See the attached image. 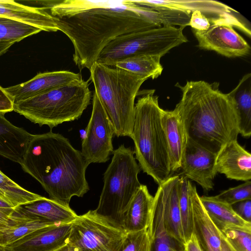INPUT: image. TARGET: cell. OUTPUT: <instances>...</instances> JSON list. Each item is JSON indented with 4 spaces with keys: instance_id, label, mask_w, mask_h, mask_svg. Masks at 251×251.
<instances>
[{
    "instance_id": "cell-36",
    "label": "cell",
    "mask_w": 251,
    "mask_h": 251,
    "mask_svg": "<svg viewBox=\"0 0 251 251\" xmlns=\"http://www.w3.org/2000/svg\"><path fill=\"white\" fill-rule=\"evenodd\" d=\"M231 206L240 217L245 221L251 223V200L241 201Z\"/></svg>"
},
{
    "instance_id": "cell-29",
    "label": "cell",
    "mask_w": 251,
    "mask_h": 251,
    "mask_svg": "<svg viewBox=\"0 0 251 251\" xmlns=\"http://www.w3.org/2000/svg\"><path fill=\"white\" fill-rule=\"evenodd\" d=\"M41 197L22 187L0 170V198L13 208Z\"/></svg>"
},
{
    "instance_id": "cell-39",
    "label": "cell",
    "mask_w": 251,
    "mask_h": 251,
    "mask_svg": "<svg viewBox=\"0 0 251 251\" xmlns=\"http://www.w3.org/2000/svg\"><path fill=\"white\" fill-rule=\"evenodd\" d=\"M184 250L185 251H202L194 233L184 244Z\"/></svg>"
},
{
    "instance_id": "cell-43",
    "label": "cell",
    "mask_w": 251,
    "mask_h": 251,
    "mask_svg": "<svg viewBox=\"0 0 251 251\" xmlns=\"http://www.w3.org/2000/svg\"><path fill=\"white\" fill-rule=\"evenodd\" d=\"M0 208H12V206L7 202L0 198Z\"/></svg>"
},
{
    "instance_id": "cell-37",
    "label": "cell",
    "mask_w": 251,
    "mask_h": 251,
    "mask_svg": "<svg viewBox=\"0 0 251 251\" xmlns=\"http://www.w3.org/2000/svg\"><path fill=\"white\" fill-rule=\"evenodd\" d=\"M13 110V101L4 88L0 86V113L5 114Z\"/></svg>"
},
{
    "instance_id": "cell-13",
    "label": "cell",
    "mask_w": 251,
    "mask_h": 251,
    "mask_svg": "<svg viewBox=\"0 0 251 251\" xmlns=\"http://www.w3.org/2000/svg\"><path fill=\"white\" fill-rule=\"evenodd\" d=\"M82 78L79 73L58 71L38 74L25 82L4 88L14 103Z\"/></svg>"
},
{
    "instance_id": "cell-22",
    "label": "cell",
    "mask_w": 251,
    "mask_h": 251,
    "mask_svg": "<svg viewBox=\"0 0 251 251\" xmlns=\"http://www.w3.org/2000/svg\"><path fill=\"white\" fill-rule=\"evenodd\" d=\"M153 197L147 186L141 184L132 198L125 215L123 229L126 232L148 228L151 214Z\"/></svg>"
},
{
    "instance_id": "cell-20",
    "label": "cell",
    "mask_w": 251,
    "mask_h": 251,
    "mask_svg": "<svg viewBox=\"0 0 251 251\" xmlns=\"http://www.w3.org/2000/svg\"><path fill=\"white\" fill-rule=\"evenodd\" d=\"M0 113V155L22 164L32 134L8 121Z\"/></svg>"
},
{
    "instance_id": "cell-8",
    "label": "cell",
    "mask_w": 251,
    "mask_h": 251,
    "mask_svg": "<svg viewBox=\"0 0 251 251\" xmlns=\"http://www.w3.org/2000/svg\"><path fill=\"white\" fill-rule=\"evenodd\" d=\"M183 29L163 26L119 36L103 49L96 62L114 67L117 62L135 56L161 57L171 49L188 42Z\"/></svg>"
},
{
    "instance_id": "cell-38",
    "label": "cell",
    "mask_w": 251,
    "mask_h": 251,
    "mask_svg": "<svg viewBox=\"0 0 251 251\" xmlns=\"http://www.w3.org/2000/svg\"><path fill=\"white\" fill-rule=\"evenodd\" d=\"M14 208H0V232H2L10 225L12 215Z\"/></svg>"
},
{
    "instance_id": "cell-16",
    "label": "cell",
    "mask_w": 251,
    "mask_h": 251,
    "mask_svg": "<svg viewBox=\"0 0 251 251\" xmlns=\"http://www.w3.org/2000/svg\"><path fill=\"white\" fill-rule=\"evenodd\" d=\"M216 171L227 178L246 181L251 179V154L237 140L229 142L217 154Z\"/></svg>"
},
{
    "instance_id": "cell-3",
    "label": "cell",
    "mask_w": 251,
    "mask_h": 251,
    "mask_svg": "<svg viewBox=\"0 0 251 251\" xmlns=\"http://www.w3.org/2000/svg\"><path fill=\"white\" fill-rule=\"evenodd\" d=\"M88 165L67 138L51 130L32 135L21 164L50 199L66 205L73 197H82L89 190L85 176Z\"/></svg>"
},
{
    "instance_id": "cell-27",
    "label": "cell",
    "mask_w": 251,
    "mask_h": 251,
    "mask_svg": "<svg viewBox=\"0 0 251 251\" xmlns=\"http://www.w3.org/2000/svg\"><path fill=\"white\" fill-rule=\"evenodd\" d=\"M56 225L42 219L18 214L14 211L10 226L1 233L0 245L7 246L35 230Z\"/></svg>"
},
{
    "instance_id": "cell-14",
    "label": "cell",
    "mask_w": 251,
    "mask_h": 251,
    "mask_svg": "<svg viewBox=\"0 0 251 251\" xmlns=\"http://www.w3.org/2000/svg\"><path fill=\"white\" fill-rule=\"evenodd\" d=\"M72 223L35 230L6 246L13 251H54L68 242Z\"/></svg>"
},
{
    "instance_id": "cell-45",
    "label": "cell",
    "mask_w": 251,
    "mask_h": 251,
    "mask_svg": "<svg viewBox=\"0 0 251 251\" xmlns=\"http://www.w3.org/2000/svg\"><path fill=\"white\" fill-rule=\"evenodd\" d=\"M1 233H0V235H1Z\"/></svg>"
},
{
    "instance_id": "cell-4",
    "label": "cell",
    "mask_w": 251,
    "mask_h": 251,
    "mask_svg": "<svg viewBox=\"0 0 251 251\" xmlns=\"http://www.w3.org/2000/svg\"><path fill=\"white\" fill-rule=\"evenodd\" d=\"M154 90L138 92L130 137L140 169L158 185L172 176L168 144L161 121L162 109Z\"/></svg>"
},
{
    "instance_id": "cell-19",
    "label": "cell",
    "mask_w": 251,
    "mask_h": 251,
    "mask_svg": "<svg viewBox=\"0 0 251 251\" xmlns=\"http://www.w3.org/2000/svg\"><path fill=\"white\" fill-rule=\"evenodd\" d=\"M0 17L28 24L45 31H57L53 17L40 7L26 5L11 0H0Z\"/></svg>"
},
{
    "instance_id": "cell-1",
    "label": "cell",
    "mask_w": 251,
    "mask_h": 251,
    "mask_svg": "<svg viewBox=\"0 0 251 251\" xmlns=\"http://www.w3.org/2000/svg\"><path fill=\"white\" fill-rule=\"evenodd\" d=\"M152 10L130 0L98 1L94 7L69 16L53 17L58 30L74 48L73 60L81 71L89 70L103 49L123 34L158 27Z\"/></svg>"
},
{
    "instance_id": "cell-24",
    "label": "cell",
    "mask_w": 251,
    "mask_h": 251,
    "mask_svg": "<svg viewBox=\"0 0 251 251\" xmlns=\"http://www.w3.org/2000/svg\"><path fill=\"white\" fill-rule=\"evenodd\" d=\"M200 199L209 217L221 231L232 228L251 229V223L240 217L232 206L222 202L214 196H200Z\"/></svg>"
},
{
    "instance_id": "cell-18",
    "label": "cell",
    "mask_w": 251,
    "mask_h": 251,
    "mask_svg": "<svg viewBox=\"0 0 251 251\" xmlns=\"http://www.w3.org/2000/svg\"><path fill=\"white\" fill-rule=\"evenodd\" d=\"M14 212L42 219L57 225L72 223L78 216L69 205L42 196L35 201L15 208Z\"/></svg>"
},
{
    "instance_id": "cell-5",
    "label": "cell",
    "mask_w": 251,
    "mask_h": 251,
    "mask_svg": "<svg viewBox=\"0 0 251 251\" xmlns=\"http://www.w3.org/2000/svg\"><path fill=\"white\" fill-rule=\"evenodd\" d=\"M90 78L114 130L115 135L130 137L134 118L135 100L147 79L126 70L95 62Z\"/></svg>"
},
{
    "instance_id": "cell-41",
    "label": "cell",
    "mask_w": 251,
    "mask_h": 251,
    "mask_svg": "<svg viewBox=\"0 0 251 251\" xmlns=\"http://www.w3.org/2000/svg\"><path fill=\"white\" fill-rule=\"evenodd\" d=\"M14 43L9 42H0V56L5 53Z\"/></svg>"
},
{
    "instance_id": "cell-12",
    "label": "cell",
    "mask_w": 251,
    "mask_h": 251,
    "mask_svg": "<svg viewBox=\"0 0 251 251\" xmlns=\"http://www.w3.org/2000/svg\"><path fill=\"white\" fill-rule=\"evenodd\" d=\"M217 154L202 148L187 138L180 169L183 176L198 183L205 191L214 187L217 173Z\"/></svg>"
},
{
    "instance_id": "cell-32",
    "label": "cell",
    "mask_w": 251,
    "mask_h": 251,
    "mask_svg": "<svg viewBox=\"0 0 251 251\" xmlns=\"http://www.w3.org/2000/svg\"><path fill=\"white\" fill-rule=\"evenodd\" d=\"M117 251H151L148 228L126 233Z\"/></svg>"
},
{
    "instance_id": "cell-42",
    "label": "cell",
    "mask_w": 251,
    "mask_h": 251,
    "mask_svg": "<svg viewBox=\"0 0 251 251\" xmlns=\"http://www.w3.org/2000/svg\"><path fill=\"white\" fill-rule=\"evenodd\" d=\"M221 251H234L222 234L221 235Z\"/></svg>"
},
{
    "instance_id": "cell-23",
    "label": "cell",
    "mask_w": 251,
    "mask_h": 251,
    "mask_svg": "<svg viewBox=\"0 0 251 251\" xmlns=\"http://www.w3.org/2000/svg\"><path fill=\"white\" fill-rule=\"evenodd\" d=\"M151 239V251H183L184 245L171 236L166 229L163 212L162 202L156 191L148 227Z\"/></svg>"
},
{
    "instance_id": "cell-34",
    "label": "cell",
    "mask_w": 251,
    "mask_h": 251,
    "mask_svg": "<svg viewBox=\"0 0 251 251\" xmlns=\"http://www.w3.org/2000/svg\"><path fill=\"white\" fill-rule=\"evenodd\" d=\"M214 197L219 201L230 205L241 201L251 200V181H244V183L224 190Z\"/></svg>"
},
{
    "instance_id": "cell-46",
    "label": "cell",
    "mask_w": 251,
    "mask_h": 251,
    "mask_svg": "<svg viewBox=\"0 0 251 251\" xmlns=\"http://www.w3.org/2000/svg\"><path fill=\"white\" fill-rule=\"evenodd\" d=\"M185 251L184 250V251Z\"/></svg>"
},
{
    "instance_id": "cell-2",
    "label": "cell",
    "mask_w": 251,
    "mask_h": 251,
    "mask_svg": "<svg viewBox=\"0 0 251 251\" xmlns=\"http://www.w3.org/2000/svg\"><path fill=\"white\" fill-rule=\"evenodd\" d=\"M219 83L203 80L188 81L176 86L182 97L174 109L183 126L187 138L218 154L239 134L235 105L229 93L219 88Z\"/></svg>"
},
{
    "instance_id": "cell-11",
    "label": "cell",
    "mask_w": 251,
    "mask_h": 251,
    "mask_svg": "<svg viewBox=\"0 0 251 251\" xmlns=\"http://www.w3.org/2000/svg\"><path fill=\"white\" fill-rule=\"evenodd\" d=\"M113 127L97 95L93 96L90 119L82 140L81 154L87 163H105L114 151Z\"/></svg>"
},
{
    "instance_id": "cell-44",
    "label": "cell",
    "mask_w": 251,
    "mask_h": 251,
    "mask_svg": "<svg viewBox=\"0 0 251 251\" xmlns=\"http://www.w3.org/2000/svg\"><path fill=\"white\" fill-rule=\"evenodd\" d=\"M0 251H13L7 246L0 245Z\"/></svg>"
},
{
    "instance_id": "cell-26",
    "label": "cell",
    "mask_w": 251,
    "mask_h": 251,
    "mask_svg": "<svg viewBox=\"0 0 251 251\" xmlns=\"http://www.w3.org/2000/svg\"><path fill=\"white\" fill-rule=\"evenodd\" d=\"M140 4L152 8H169L191 13L199 10L203 13L221 15L234 11L223 3L211 0H141Z\"/></svg>"
},
{
    "instance_id": "cell-31",
    "label": "cell",
    "mask_w": 251,
    "mask_h": 251,
    "mask_svg": "<svg viewBox=\"0 0 251 251\" xmlns=\"http://www.w3.org/2000/svg\"><path fill=\"white\" fill-rule=\"evenodd\" d=\"M189 180L184 176H180L178 186V201L180 212L182 227L185 241L193 233L192 206L189 192Z\"/></svg>"
},
{
    "instance_id": "cell-17",
    "label": "cell",
    "mask_w": 251,
    "mask_h": 251,
    "mask_svg": "<svg viewBox=\"0 0 251 251\" xmlns=\"http://www.w3.org/2000/svg\"><path fill=\"white\" fill-rule=\"evenodd\" d=\"M180 175L172 176L158 185L162 202L164 224L168 234L179 243H185L178 201Z\"/></svg>"
},
{
    "instance_id": "cell-7",
    "label": "cell",
    "mask_w": 251,
    "mask_h": 251,
    "mask_svg": "<svg viewBox=\"0 0 251 251\" xmlns=\"http://www.w3.org/2000/svg\"><path fill=\"white\" fill-rule=\"evenodd\" d=\"M129 147L121 145L113 152L103 174V186L94 212L115 227L123 229L125 214L141 186L140 168Z\"/></svg>"
},
{
    "instance_id": "cell-35",
    "label": "cell",
    "mask_w": 251,
    "mask_h": 251,
    "mask_svg": "<svg viewBox=\"0 0 251 251\" xmlns=\"http://www.w3.org/2000/svg\"><path fill=\"white\" fill-rule=\"evenodd\" d=\"M193 29L202 31L207 29L210 26L209 19L199 10L192 12L188 25Z\"/></svg>"
},
{
    "instance_id": "cell-10",
    "label": "cell",
    "mask_w": 251,
    "mask_h": 251,
    "mask_svg": "<svg viewBox=\"0 0 251 251\" xmlns=\"http://www.w3.org/2000/svg\"><path fill=\"white\" fill-rule=\"evenodd\" d=\"M228 13L209 19L210 26L206 30L192 31L201 49L213 50L227 57H242L250 54L248 42L234 29L237 26L248 33L250 31L237 20L227 21Z\"/></svg>"
},
{
    "instance_id": "cell-25",
    "label": "cell",
    "mask_w": 251,
    "mask_h": 251,
    "mask_svg": "<svg viewBox=\"0 0 251 251\" xmlns=\"http://www.w3.org/2000/svg\"><path fill=\"white\" fill-rule=\"evenodd\" d=\"M234 101L239 133L245 138L251 135V75H245L229 93Z\"/></svg>"
},
{
    "instance_id": "cell-40",
    "label": "cell",
    "mask_w": 251,
    "mask_h": 251,
    "mask_svg": "<svg viewBox=\"0 0 251 251\" xmlns=\"http://www.w3.org/2000/svg\"><path fill=\"white\" fill-rule=\"evenodd\" d=\"M54 251H80V250L76 246L68 242Z\"/></svg>"
},
{
    "instance_id": "cell-30",
    "label": "cell",
    "mask_w": 251,
    "mask_h": 251,
    "mask_svg": "<svg viewBox=\"0 0 251 251\" xmlns=\"http://www.w3.org/2000/svg\"><path fill=\"white\" fill-rule=\"evenodd\" d=\"M41 31V29L34 26L0 17V42L16 43Z\"/></svg>"
},
{
    "instance_id": "cell-33",
    "label": "cell",
    "mask_w": 251,
    "mask_h": 251,
    "mask_svg": "<svg viewBox=\"0 0 251 251\" xmlns=\"http://www.w3.org/2000/svg\"><path fill=\"white\" fill-rule=\"evenodd\" d=\"M221 232L234 251H251V229L232 228Z\"/></svg>"
},
{
    "instance_id": "cell-28",
    "label": "cell",
    "mask_w": 251,
    "mask_h": 251,
    "mask_svg": "<svg viewBox=\"0 0 251 251\" xmlns=\"http://www.w3.org/2000/svg\"><path fill=\"white\" fill-rule=\"evenodd\" d=\"M161 57L152 55H139L127 58L117 62L114 67L133 73L147 79L160 75L163 67Z\"/></svg>"
},
{
    "instance_id": "cell-9",
    "label": "cell",
    "mask_w": 251,
    "mask_h": 251,
    "mask_svg": "<svg viewBox=\"0 0 251 251\" xmlns=\"http://www.w3.org/2000/svg\"><path fill=\"white\" fill-rule=\"evenodd\" d=\"M126 233L89 210L72 223L68 242L80 251H117Z\"/></svg>"
},
{
    "instance_id": "cell-21",
    "label": "cell",
    "mask_w": 251,
    "mask_h": 251,
    "mask_svg": "<svg viewBox=\"0 0 251 251\" xmlns=\"http://www.w3.org/2000/svg\"><path fill=\"white\" fill-rule=\"evenodd\" d=\"M161 121L168 144L170 168L173 174L180 168L187 137L180 120L174 110L163 109Z\"/></svg>"
},
{
    "instance_id": "cell-6",
    "label": "cell",
    "mask_w": 251,
    "mask_h": 251,
    "mask_svg": "<svg viewBox=\"0 0 251 251\" xmlns=\"http://www.w3.org/2000/svg\"><path fill=\"white\" fill-rule=\"evenodd\" d=\"M88 81L82 78L14 103V110L40 126L51 129L79 119L90 104Z\"/></svg>"
},
{
    "instance_id": "cell-15",
    "label": "cell",
    "mask_w": 251,
    "mask_h": 251,
    "mask_svg": "<svg viewBox=\"0 0 251 251\" xmlns=\"http://www.w3.org/2000/svg\"><path fill=\"white\" fill-rule=\"evenodd\" d=\"M194 233L202 251H221V231L212 221L200 199L195 186L190 182Z\"/></svg>"
}]
</instances>
